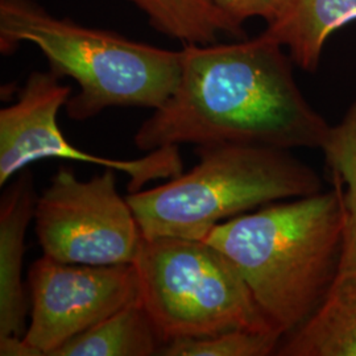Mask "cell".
Wrapping results in <instances>:
<instances>
[{
	"label": "cell",
	"instance_id": "9",
	"mask_svg": "<svg viewBox=\"0 0 356 356\" xmlns=\"http://www.w3.org/2000/svg\"><path fill=\"white\" fill-rule=\"evenodd\" d=\"M276 355L356 356V226L350 220L326 298L302 326L282 338Z\"/></svg>",
	"mask_w": 356,
	"mask_h": 356
},
{
	"label": "cell",
	"instance_id": "6",
	"mask_svg": "<svg viewBox=\"0 0 356 356\" xmlns=\"http://www.w3.org/2000/svg\"><path fill=\"white\" fill-rule=\"evenodd\" d=\"M33 220L44 254L66 264H134L145 239L110 168L83 181L60 166L36 201Z\"/></svg>",
	"mask_w": 356,
	"mask_h": 356
},
{
	"label": "cell",
	"instance_id": "13",
	"mask_svg": "<svg viewBox=\"0 0 356 356\" xmlns=\"http://www.w3.org/2000/svg\"><path fill=\"white\" fill-rule=\"evenodd\" d=\"M148 17L153 29L182 45H209L219 35L245 38L244 28L232 22L210 0H127Z\"/></svg>",
	"mask_w": 356,
	"mask_h": 356
},
{
	"label": "cell",
	"instance_id": "4",
	"mask_svg": "<svg viewBox=\"0 0 356 356\" xmlns=\"http://www.w3.org/2000/svg\"><path fill=\"white\" fill-rule=\"evenodd\" d=\"M194 154L191 170L126 197L145 239L204 241L229 219L323 191L317 172L286 149L210 143Z\"/></svg>",
	"mask_w": 356,
	"mask_h": 356
},
{
	"label": "cell",
	"instance_id": "14",
	"mask_svg": "<svg viewBox=\"0 0 356 356\" xmlns=\"http://www.w3.org/2000/svg\"><path fill=\"white\" fill-rule=\"evenodd\" d=\"M284 335L279 330H231L166 343L163 356H268L277 353Z\"/></svg>",
	"mask_w": 356,
	"mask_h": 356
},
{
	"label": "cell",
	"instance_id": "2",
	"mask_svg": "<svg viewBox=\"0 0 356 356\" xmlns=\"http://www.w3.org/2000/svg\"><path fill=\"white\" fill-rule=\"evenodd\" d=\"M348 223L343 186L263 206L218 225L204 239L238 269L284 337L322 305L337 276Z\"/></svg>",
	"mask_w": 356,
	"mask_h": 356
},
{
	"label": "cell",
	"instance_id": "17",
	"mask_svg": "<svg viewBox=\"0 0 356 356\" xmlns=\"http://www.w3.org/2000/svg\"><path fill=\"white\" fill-rule=\"evenodd\" d=\"M0 355L1 356H42L33 346L26 342L24 337H4L0 338Z\"/></svg>",
	"mask_w": 356,
	"mask_h": 356
},
{
	"label": "cell",
	"instance_id": "3",
	"mask_svg": "<svg viewBox=\"0 0 356 356\" xmlns=\"http://www.w3.org/2000/svg\"><path fill=\"white\" fill-rule=\"evenodd\" d=\"M35 44L53 74L79 86L65 104L66 115L83 122L110 107L157 110L181 76V51H169L107 29L53 16L36 0H0V53Z\"/></svg>",
	"mask_w": 356,
	"mask_h": 356
},
{
	"label": "cell",
	"instance_id": "16",
	"mask_svg": "<svg viewBox=\"0 0 356 356\" xmlns=\"http://www.w3.org/2000/svg\"><path fill=\"white\" fill-rule=\"evenodd\" d=\"M216 8L227 15L232 22L243 26V23L252 17L263 19L267 26L275 23L291 0H210Z\"/></svg>",
	"mask_w": 356,
	"mask_h": 356
},
{
	"label": "cell",
	"instance_id": "1",
	"mask_svg": "<svg viewBox=\"0 0 356 356\" xmlns=\"http://www.w3.org/2000/svg\"><path fill=\"white\" fill-rule=\"evenodd\" d=\"M293 65L284 47L263 35L185 44L177 88L141 124L135 145L144 152L210 143L322 149L331 126L306 101Z\"/></svg>",
	"mask_w": 356,
	"mask_h": 356
},
{
	"label": "cell",
	"instance_id": "10",
	"mask_svg": "<svg viewBox=\"0 0 356 356\" xmlns=\"http://www.w3.org/2000/svg\"><path fill=\"white\" fill-rule=\"evenodd\" d=\"M36 193L31 172L22 170L0 201V338L24 337L31 300L23 281L28 226L35 216Z\"/></svg>",
	"mask_w": 356,
	"mask_h": 356
},
{
	"label": "cell",
	"instance_id": "5",
	"mask_svg": "<svg viewBox=\"0 0 356 356\" xmlns=\"http://www.w3.org/2000/svg\"><path fill=\"white\" fill-rule=\"evenodd\" d=\"M134 266L141 304L165 344L225 331L277 330L238 269L206 241L144 239Z\"/></svg>",
	"mask_w": 356,
	"mask_h": 356
},
{
	"label": "cell",
	"instance_id": "8",
	"mask_svg": "<svg viewBox=\"0 0 356 356\" xmlns=\"http://www.w3.org/2000/svg\"><path fill=\"white\" fill-rule=\"evenodd\" d=\"M28 289L31 322L24 339L42 356L140 301L134 264H66L45 254L29 269Z\"/></svg>",
	"mask_w": 356,
	"mask_h": 356
},
{
	"label": "cell",
	"instance_id": "11",
	"mask_svg": "<svg viewBox=\"0 0 356 356\" xmlns=\"http://www.w3.org/2000/svg\"><path fill=\"white\" fill-rule=\"evenodd\" d=\"M356 22V0H291L263 36L288 49L293 64L316 72L332 33Z\"/></svg>",
	"mask_w": 356,
	"mask_h": 356
},
{
	"label": "cell",
	"instance_id": "12",
	"mask_svg": "<svg viewBox=\"0 0 356 356\" xmlns=\"http://www.w3.org/2000/svg\"><path fill=\"white\" fill-rule=\"evenodd\" d=\"M164 346L151 316L138 301L76 335L51 356L160 355Z\"/></svg>",
	"mask_w": 356,
	"mask_h": 356
},
{
	"label": "cell",
	"instance_id": "15",
	"mask_svg": "<svg viewBox=\"0 0 356 356\" xmlns=\"http://www.w3.org/2000/svg\"><path fill=\"white\" fill-rule=\"evenodd\" d=\"M331 175L343 186L344 206L348 220L356 226V101L343 118L331 126L322 147Z\"/></svg>",
	"mask_w": 356,
	"mask_h": 356
},
{
	"label": "cell",
	"instance_id": "7",
	"mask_svg": "<svg viewBox=\"0 0 356 356\" xmlns=\"http://www.w3.org/2000/svg\"><path fill=\"white\" fill-rule=\"evenodd\" d=\"M72 92L73 89L61 83L51 70L33 72L16 102L0 110V186L44 159H65L123 172L129 177V193L184 172L178 145L157 148L136 160L95 156L74 147L65 138L57 119Z\"/></svg>",
	"mask_w": 356,
	"mask_h": 356
}]
</instances>
